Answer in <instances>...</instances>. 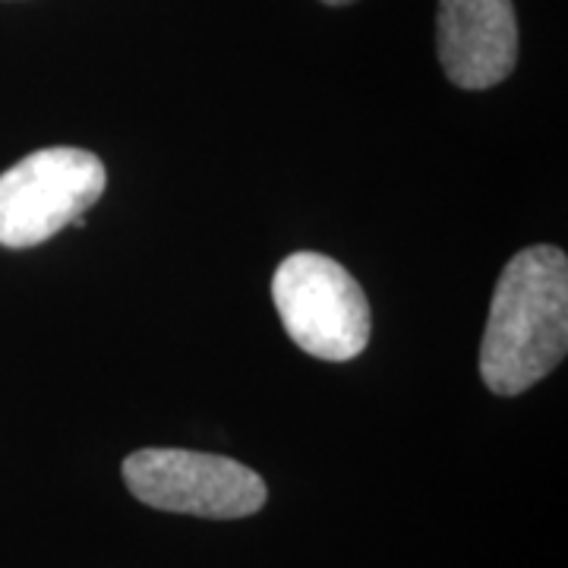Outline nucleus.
<instances>
[{"mask_svg": "<svg viewBox=\"0 0 568 568\" xmlns=\"http://www.w3.org/2000/svg\"><path fill=\"white\" fill-rule=\"evenodd\" d=\"M568 351V260L537 244L503 268L480 345V376L493 395H521L547 379Z\"/></svg>", "mask_w": 568, "mask_h": 568, "instance_id": "obj_1", "label": "nucleus"}, {"mask_svg": "<svg viewBox=\"0 0 568 568\" xmlns=\"http://www.w3.org/2000/svg\"><path fill=\"white\" fill-rule=\"evenodd\" d=\"M272 301L287 338L310 357L345 364L364 354L373 313L345 265L323 253H294L275 268Z\"/></svg>", "mask_w": 568, "mask_h": 568, "instance_id": "obj_2", "label": "nucleus"}, {"mask_svg": "<svg viewBox=\"0 0 568 568\" xmlns=\"http://www.w3.org/2000/svg\"><path fill=\"white\" fill-rule=\"evenodd\" d=\"M108 171L99 155L51 145L0 174V246L26 250L51 241L102 200Z\"/></svg>", "mask_w": 568, "mask_h": 568, "instance_id": "obj_3", "label": "nucleus"}, {"mask_svg": "<svg viewBox=\"0 0 568 568\" xmlns=\"http://www.w3.org/2000/svg\"><path fill=\"white\" fill-rule=\"evenodd\" d=\"M123 484L145 506L212 521L250 518L268 499L265 480L253 467L186 448L133 452L123 462Z\"/></svg>", "mask_w": 568, "mask_h": 568, "instance_id": "obj_4", "label": "nucleus"}, {"mask_svg": "<svg viewBox=\"0 0 568 568\" xmlns=\"http://www.w3.org/2000/svg\"><path fill=\"white\" fill-rule=\"evenodd\" d=\"M436 51L458 89L484 92L499 85L518 61L511 0H439Z\"/></svg>", "mask_w": 568, "mask_h": 568, "instance_id": "obj_5", "label": "nucleus"}, {"mask_svg": "<svg viewBox=\"0 0 568 568\" xmlns=\"http://www.w3.org/2000/svg\"><path fill=\"white\" fill-rule=\"evenodd\" d=\"M328 7H345V3H354V0H323Z\"/></svg>", "mask_w": 568, "mask_h": 568, "instance_id": "obj_6", "label": "nucleus"}]
</instances>
